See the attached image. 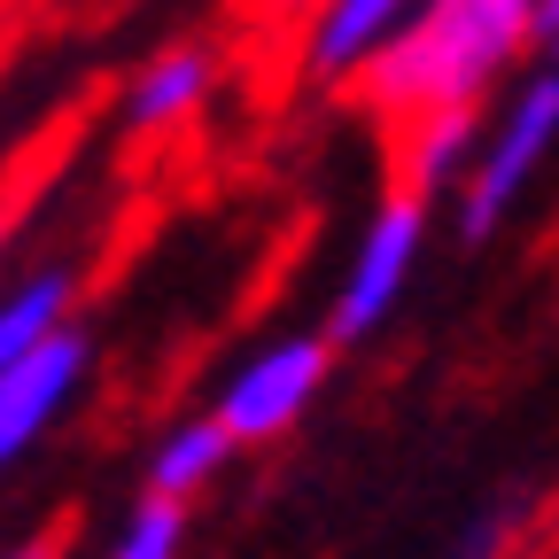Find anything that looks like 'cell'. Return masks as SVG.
<instances>
[{
  "label": "cell",
  "mask_w": 559,
  "mask_h": 559,
  "mask_svg": "<svg viewBox=\"0 0 559 559\" xmlns=\"http://www.w3.org/2000/svg\"><path fill=\"white\" fill-rule=\"evenodd\" d=\"M521 47H536V0H428L358 70V94L412 124L436 109H474Z\"/></svg>",
  "instance_id": "cell-1"
},
{
  "label": "cell",
  "mask_w": 559,
  "mask_h": 559,
  "mask_svg": "<svg viewBox=\"0 0 559 559\" xmlns=\"http://www.w3.org/2000/svg\"><path fill=\"white\" fill-rule=\"evenodd\" d=\"M319 381H326V334H288V342L257 349V358L218 389L210 419H218L234 443H264V436L296 428V419L311 412Z\"/></svg>",
  "instance_id": "cell-3"
},
{
  "label": "cell",
  "mask_w": 559,
  "mask_h": 559,
  "mask_svg": "<svg viewBox=\"0 0 559 559\" xmlns=\"http://www.w3.org/2000/svg\"><path fill=\"white\" fill-rule=\"evenodd\" d=\"M419 241H428V202L419 194H396L381 218L358 234V257H349V272H342V288H334V342H358V334H373L389 311H396V296H404V280H412V264H419Z\"/></svg>",
  "instance_id": "cell-4"
},
{
  "label": "cell",
  "mask_w": 559,
  "mask_h": 559,
  "mask_svg": "<svg viewBox=\"0 0 559 559\" xmlns=\"http://www.w3.org/2000/svg\"><path fill=\"white\" fill-rule=\"evenodd\" d=\"M226 451H234V436L218 428V419H187V428H171L164 436V451L148 459V498H194V489L226 466Z\"/></svg>",
  "instance_id": "cell-10"
},
{
  "label": "cell",
  "mask_w": 559,
  "mask_h": 559,
  "mask_svg": "<svg viewBox=\"0 0 559 559\" xmlns=\"http://www.w3.org/2000/svg\"><path fill=\"white\" fill-rule=\"evenodd\" d=\"M536 47L544 62H559V0H536Z\"/></svg>",
  "instance_id": "cell-13"
},
{
  "label": "cell",
  "mask_w": 559,
  "mask_h": 559,
  "mask_svg": "<svg viewBox=\"0 0 559 559\" xmlns=\"http://www.w3.org/2000/svg\"><path fill=\"white\" fill-rule=\"evenodd\" d=\"M428 9V0H319V24L304 39L311 79H358V70Z\"/></svg>",
  "instance_id": "cell-6"
},
{
  "label": "cell",
  "mask_w": 559,
  "mask_h": 559,
  "mask_svg": "<svg viewBox=\"0 0 559 559\" xmlns=\"http://www.w3.org/2000/svg\"><path fill=\"white\" fill-rule=\"evenodd\" d=\"M202 94H210V55H202V47H171V55H156V62L132 79V94H124V124H132V132L187 124Z\"/></svg>",
  "instance_id": "cell-8"
},
{
  "label": "cell",
  "mask_w": 559,
  "mask_h": 559,
  "mask_svg": "<svg viewBox=\"0 0 559 559\" xmlns=\"http://www.w3.org/2000/svg\"><path fill=\"white\" fill-rule=\"evenodd\" d=\"M86 366H94V342L79 326H62L39 349H24V358L0 366V459H9V466L62 419V404L79 396Z\"/></svg>",
  "instance_id": "cell-5"
},
{
  "label": "cell",
  "mask_w": 559,
  "mask_h": 559,
  "mask_svg": "<svg viewBox=\"0 0 559 559\" xmlns=\"http://www.w3.org/2000/svg\"><path fill=\"white\" fill-rule=\"evenodd\" d=\"M179 536H187V506L179 498H140L132 521L117 528L109 559H179Z\"/></svg>",
  "instance_id": "cell-11"
},
{
  "label": "cell",
  "mask_w": 559,
  "mask_h": 559,
  "mask_svg": "<svg viewBox=\"0 0 559 559\" xmlns=\"http://www.w3.org/2000/svg\"><path fill=\"white\" fill-rule=\"evenodd\" d=\"M9 559H55V551H47V544H24V551H9Z\"/></svg>",
  "instance_id": "cell-14"
},
{
  "label": "cell",
  "mask_w": 559,
  "mask_h": 559,
  "mask_svg": "<svg viewBox=\"0 0 559 559\" xmlns=\"http://www.w3.org/2000/svg\"><path fill=\"white\" fill-rule=\"evenodd\" d=\"M481 148H489V132H481L474 109H436V117H419L412 140H404V187H412L419 202H428V194H451V187L474 179Z\"/></svg>",
  "instance_id": "cell-7"
},
{
  "label": "cell",
  "mask_w": 559,
  "mask_h": 559,
  "mask_svg": "<svg viewBox=\"0 0 559 559\" xmlns=\"http://www.w3.org/2000/svg\"><path fill=\"white\" fill-rule=\"evenodd\" d=\"M513 521H521V506H506V513H489L481 528H466L459 559H498V551H506V536H513Z\"/></svg>",
  "instance_id": "cell-12"
},
{
  "label": "cell",
  "mask_w": 559,
  "mask_h": 559,
  "mask_svg": "<svg viewBox=\"0 0 559 559\" xmlns=\"http://www.w3.org/2000/svg\"><path fill=\"white\" fill-rule=\"evenodd\" d=\"M70 296H79V272L70 264H47V272H32L24 288L9 296V311H0V366L9 358H24V349H39L47 334H62L70 319Z\"/></svg>",
  "instance_id": "cell-9"
},
{
  "label": "cell",
  "mask_w": 559,
  "mask_h": 559,
  "mask_svg": "<svg viewBox=\"0 0 559 559\" xmlns=\"http://www.w3.org/2000/svg\"><path fill=\"white\" fill-rule=\"evenodd\" d=\"M551 140H559V62H544L536 79L513 94V109L489 124V148L474 164V179L459 187V241H489L506 226V210L521 202V187L536 179V164L551 156Z\"/></svg>",
  "instance_id": "cell-2"
}]
</instances>
